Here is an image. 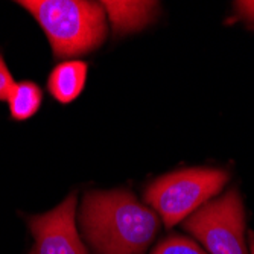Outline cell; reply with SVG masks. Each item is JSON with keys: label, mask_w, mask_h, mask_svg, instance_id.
<instances>
[{"label": "cell", "mask_w": 254, "mask_h": 254, "mask_svg": "<svg viewBox=\"0 0 254 254\" xmlns=\"http://www.w3.org/2000/svg\"><path fill=\"white\" fill-rule=\"evenodd\" d=\"M79 228L93 254H145L160 232V218L129 190H90Z\"/></svg>", "instance_id": "6da1fadb"}, {"label": "cell", "mask_w": 254, "mask_h": 254, "mask_svg": "<svg viewBox=\"0 0 254 254\" xmlns=\"http://www.w3.org/2000/svg\"><path fill=\"white\" fill-rule=\"evenodd\" d=\"M28 9L46 32L57 58H72L98 49L107 37V15L101 2L26 0Z\"/></svg>", "instance_id": "7a4b0ae2"}, {"label": "cell", "mask_w": 254, "mask_h": 254, "mask_svg": "<svg viewBox=\"0 0 254 254\" xmlns=\"http://www.w3.org/2000/svg\"><path fill=\"white\" fill-rule=\"evenodd\" d=\"M227 181L228 174L222 169H181L151 183L143 192V198L160 221L171 228L216 196Z\"/></svg>", "instance_id": "3957f363"}, {"label": "cell", "mask_w": 254, "mask_h": 254, "mask_svg": "<svg viewBox=\"0 0 254 254\" xmlns=\"http://www.w3.org/2000/svg\"><path fill=\"white\" fill-rule=\"evenodd\" d=\"M181 225L209 254H248L244 202L238 189L205 202Z\"/></svg>", "instance_id": "277c9868"}, {"label": "cell", "mask_w": 254, "mask_h": 254, "mask_svg": "<svg viewBox=\"0 0 254 254\" xmlns=\"http://www.w3.org/2000/svg\"><path fill=\"white\" fill-rule=\"evenodd\" d=\"M35 239L34 254H88L76 227V193L48 213L29 218Z\"/></svg>", "instance_id": "5b68a950"}, {"label": "cell", "mask_w": 254, "mask_h": 254, "mask_svg": "<svg viewBox=\"0 0 254 254\" xmlns=\"http://www.w3.org/2000/svg\"><path fill=\"white\" fill-rule=\"evenodd\" d=\"M116 35L140 31L155 18L157 2H101Z\"/></svg>", "instance_id": "8992f818"}, {"label": "cell", "mask_w": 254, "mask_h": 254, "mask_svg": "<svg viewBox=\"0 0 254 254\" xmlns=\"http://www.w3.org/2000/svg\"><path fill=\"white\" fill-rule=\"evenodd\" d=\"M87 64L82 61L60 63L49 75L48 88L61 104L75 101L84 90L87 81Z\"/></svg>", "instance_id": "52a82bcc"}, {"label": "cell", "mask_w": 254, "mask_h": 254, "mask_svg": "<svg viewBox=\"0 0 254 254\" xmlns=\"http://www.w3.org/2000/svg\"><path fill=\"white\" fill-rule=\"evenodd\" d=\"M41 101V88L35 82L23 81L15 84L8 99L11 118L15 121H25L32 118L40 110Z\"/></svg>", "instance_id": "ba28073f"}, {"label": "cell", "mask_w": 254, "mask_h": 254, "mask_svg": "<svg viewBox=\"0 0 254 254\" xmlns=\"http://www.w3.org/2000/svg\"><path fill=\"white\" fill-rule=\"evenodd\" d=\"M151 254H207L190 238L181 235H171L161 241Z\"/></svg>", "instance_id": "9c48e42d"}, {"label": "cell", "mask_w": 254, "mask_h": 254, "mask_svg": "<svg viewBox=\"0 0 254 254\" xmlns=\"http://www.w3.org/2000/svg\"><path fill=\"white\" fill-rule=\"evenodd\" d=\"M15 82L8 70L3 57L0 55V101H8Z\"/></svg>", "instance_id": "30bf717a"}, {"label": "cell", "mask_w": 254, "mask_h": 254, "mask_svg": "<svg viewBox=\"0 0 254 254\" xmlns=\"http://www.w3.org/2000/svg\"><path fill=\"white\" fill-rule=\"evenodd\" d=\"M235 8L241 18L254 25V0H244V2H235Z\"/></svg>", "instance_id": "8fae6325"}, {"label": "cell", "mask_w": 254, "mask_h": 254, "mask_svg": "<svg viewBox=\"0 0 254 254\" xmlns=\"http://www.w3.org/2000/svg\"><path fill=\"white\" fill-rule=\"evenodd\" d=\"M250 250H251V254H254V235H251L250 238Z\"/></svg>", "instance_id": "7c38bea8"}, {"label": "cell", "mask_w": 254, "mask_h": 254, "mask_svg": "<svg viewBox=\"0 0 254 254\" xmlns=\"http://www.w3.org/2000/svg\"><path fill=\"white\" fill-rule=\"evenodd\" d=\"M31 254H34V253H31Z\"/></svg>", "instance_id": "4fadbf2b"}]
</instances>
